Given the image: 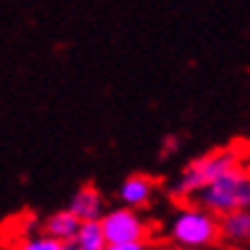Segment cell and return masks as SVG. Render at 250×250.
Instances as JSON below:
<instances>
[{
  "mask_svg": "<svg viewBox=\"0 0 250 250\" xmlns=\"http://www.w3.org/2000/svg\"><path fill=\"white\" fill-rule=\"evenodd\" d=\"M220 230L222 237L235 245H245L250 243V209H237L230 214L220 217Z\"/></svg>",
  "mask_w": 250,
  "mask_h": 250,
  "instance_id": "cell-8",
  "label": "cell"
},
{
  "mask_svg": "<svg viewBox=\"0 0 250 250\" xmlns=\"http://www.w3.org/2000/svg\"><path fill=\"white\" fill-rule=\"evenodd\" d=\"M235 166H240V153L232 148H217V151H209V153L194 158L187 166V171L181 174V179L176 181L174 197L176 199L197 197L204 187H209L214 179H220Z\"/></svg>",
  "mask_w": 250,
  "mask_h": 250,
  "instance_id": "cell-3",
  "label": "cell"
},
{
  "mask_svg": "<svg viewBox=\"0 0 250 250\" xmlns=\"http://www.w3.org/2000/svg\"><path fill=\"white\" fill-rule=\"evenodd\" d=\"M69 209L82 222L100 220L102 217V194H100V189L92 187V184H84L82 189H77L72 202H69Z\"/></svg>",
  "mask_w": 250,
  "mask_h": 250,
  "instance_id": "cell-6",
  "label": "cell"
},
{
  "mask_svg": "<svg viewBox=\"0 0 250 250\" xmlns=\"http://www.w3.org/2000/svg\"><path fill=\"white\" fill-rule=\"evenodd\" d=\"M79 227H82V220H79L72 209H62V212H54L51 217L43 222V232L56 237V240H62V243H74Z\"/></svg>",
  "mask_w": 250,
  "mask_h": 250,
  "instance_id": "cell-7",
  "label": "cell"
},
{
  "mask_svg": "<svg viewBox=\"0 0 250 250\" xmlns=\"http://www.w3.org/2000/svg\"><path fill=\"white\" fill-rule=\"evenodd\" d=\"M171 240L181 248H207L212 243H217L222 237L220 230V217L209 209H204L202 204H184L176 217L171 220L168 227Z\"/></svg>",
  "mask_w": 250,
  "mask_h": 250,
  "instance_id": "cell-2",
  "label": "cell"
},
{
  "mask_svg": "<svg viewBox=\"0 0 250 250\" xmlns=\"http://www.w3.org/2000/svg\"><path fill=\"white\" fill-rule=\"evenodd\" d=\"M64 243L62 240H56V237L51 235H39V237H31V240H26L23 245H21V250H62Z\"/></svg>",
  "mask_w": 250,
  "mask_h": 250,
  "instance_id": "cell-10",
  "label": "cell"
},
{
  "mask_svg": "<svg viewBox=\"0 0 250 250\" xmlns=\"http://www.w3.org/2000/svg\"><path fill=\"white\" fill-rule=\"evenodd\" d=\"M197 204L214 212L217 217L237 209H250V171L243 166L230 168L227 174L214 179L209 187L199 191Z\"/></svg>",
  "mask_w": 250,
  "mask_h": 250,
  "instance_id": "cell-1",
  "label": "cell"
},
{
  "mask_svg": "<svg viewBox=\"0 0 250 250\" xmlns=\"http://www.w3.org/2000/svg\"><path fill=\"white\" fill-rule=\"evenodd\" d=\"M102 227H105L107 243L118 245V243H146L148 235V225H146L138 212L133 207H123V209H110L107 214L100 217Z\"/></svg>",
  "mask_w": 250,
  "mask_h": 250,
  "instance_id": "cell-4",
  "label": "cell"
},
{
  "mask_svg": "<svg viewBox=\"0 0 250 250\" xmlns=\"http://www.w3.org/2000/svg\"><path fill=\"white\" fill-rule=\"evenodd\" d=\"M184 250H187V248H184Z\"/></svg>",
  "mask_w": 250,
  "mask_h": 250,
  "instance_id": "cell-14",
  "label": "cell"
},
{
  "mask_svg": "<svg viewBox=\"0 0 250 250\" xmlns=\"http://www.w3.org/2000/svg\"><path fill=\"white\" fill-rule=\"evenodd\" d=\"M82 250H107L110 243H107V235H105V227H102L100 220H87L82 222L77 232V240H74Z\"/></svg>",
  "mask_w": 250,
  "mask_h": 250,
  "instance_id": "cell-9",
  "label": "cell"
},
{
  "mask_svg": "<svg viewBox=\"0 0 250 250\" xmlns=\"http://www.w3.org/2000/svg\"><path fill=\"white\" fill-rule=\"evenodd\" d=\"M176 146H179V138H174V135H171V138H166V141H164V148H166L168 153H171V151H176Z\"/></svg>",
  "mask_w": 250,
  "mask_h": 250,
  "instance_id": "cell-12",
  "label": "cell"
},
{
  "mask_svg": "<svg viewBox=\"0 0 250 250\" xmlns=\"http://www.w3.org/2000/svg\"><path fill=\"white\" fill-rule=\"evenodd\" d=\"M62 250H82V248H79L77 243H64V248Z\"/></svg>",
  "mask_w": 250,
  "mask_h": 250,
  "instance_id": "cell-13",
  "label": "cell"
},
{
  "mask_svg": "<svg viewBox=\"0 0 250 250\" xmlns=\"http://www.w3.org/2000/svg\"><path fill=\"white\" fill-rule=\"evenodd\" d=\"M107 250H146L143 243H118V245H110Z\"/></svg>",
  "mask_w": 250,
  "mask_h": 250,
  "instance_id": "cell-11",
  "label": "cell"
},
{
  "mask_svg": "<svg viewBox=\"0 0 250 250\" xmlns=\"http://www.w3.org/2000/svg\"><path fill=\"white\" fill-rule=\"evenodd\" d=\"M153 189H156V181L151 176H146V174H133L123 181V187H120V199L125 207H133V209H138V207H146V204L151 202L153 197Z\"/></svg>",
  "mask_w": 250,
  "mask_h": 250,
  "instance_id": "cell-5",
  "label": "cell"
}]
</instances>
